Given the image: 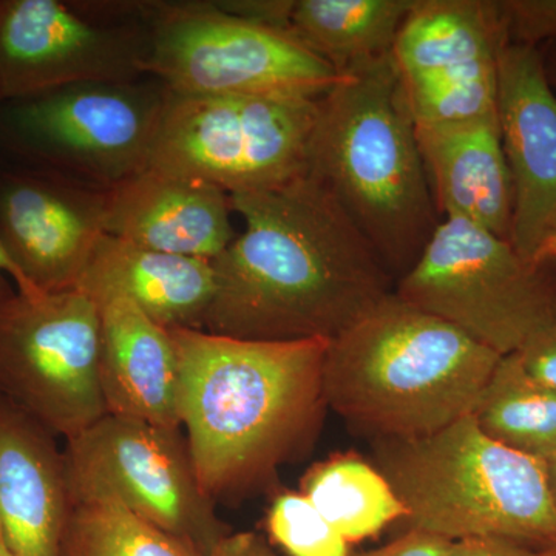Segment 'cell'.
<instances>
[{"label": "cell", "mask_w": 556, "mask_h": 556, "mask_svg": "<svg viewBox=\"0 0 556 556\" xmlns=\"http://www.w3.org/2000/svg\"><path fill=\"white\" fill-rule=\"evenodd\" d=\"M229 199L244 228L212 262L217 289L200 329L331 342L394 291L375 249L309 175Z\"/></svg>", "instance_id": "obj_1"}, {"label": "cell", "mask_w": 556, "mask_h": 556, "mask_svg": "<svg viewBox=\"0 0 556 556\" xmlns=\"http://www.w3.org/2000/svg\"><path fill=\"white\" fill-rule=\"evenodd\" d=\"M179 420L201 489L232 500L270 484L313 448L328 405V340L257 342L199 328L170 329Z\"/></svg>", "instance_id": "obj_2"}, {"label": "cell", "mask_w": 556, "mask_h": 556, "mask_svg": "<svg viewBox=\"0 0 556 556\" xmlns=\"http://www.w3.org/2000/svg\"><path fill=\"white\" fill-rule=\"evenodd\" d=\"M306 175L338 201L394 280L415 265L441 217L393 56L320 98Z\"/></svg>", "instance_id": "obj_3"}, {"label": "cell", "mask_w": 556, "mask_h": 556, "mask_svg": "<svg viewBox=\"0 0 556 556\" xmlns=\"http://www.w3.org/2000/svg\"><path fill=\"white\" fill-rule=\"evenodd\" d=\"M500 354L394 294L328 343V408L375 439L419 438L471 415Z\"/></svg>", "instance_id": "obj_4"}, {"label": "cell", "mask_w": 556, "mask_h": 556, "mask_svg": "<svg viewBox=\"0 0 556 556\" xmlns=\"http://www.w3.org/2000/svg\"><path fill=\"white\" fill-rule=\"evenodd\" d=\"M375 441L376 467L405 507L409 530L556 546L546 464L486 437L473 415L427 437Z\"/></svg>", "instance_id": "obj_5"}, {"label": "cell", "mask_w": 556, "mask_h": 556, "mask_svg": "<svg viewBox=\"0 0 556 556\" xmlns=\"http://www.w3.org/2000/svg\"><path fill=\"white\" fill-rule=\"evenodd\" d=\"M394 294L500 356L521 351L556 318V278L548 266L460 218L439 222Z\"/></svg>", "instance_id": "obj_6"}, {"label": "cell", "mask_w": 556, "mask_h": 556, "mask_svg": "<svg viewBox=\"0 0 556 556\" xmlns=\"http://www.w3.org/2000/svg\"><path fill=\"white\" fill-rule=\"evenodd\" d=\"M148 75L182 97H311L340 76L289 33L222 3H149Z\"/></svg>", "instance_id": "obj_7"}, {"label": "cell", "mask_w": 556, "mask_h": 556, "mask_svg": "<svg viewBox=\"0 0 556 556\" xmlns=\"http://www.w3.org/2000/svg\"><path fill=\"white\" fill-rule=\"evenodd\" d=\"M169 100L153 76L0 102V137L43 170L109 190L149 169Z\"/></svg>", "instance_id": "obj_8"}, {"label": "cell", "mask_w": 556, "mask_h": 556, "mask_svg": "<svg viewBox=\"0 0 556 556\" xmlns=\"http://www.w3.org/2000/svg\"><path fill=\"white\" fill-rule=\"evenodd\" d=\"M320 98L169 91L150 167L229 195L287 185L306 175Z\"/></svg>", "instance_id": "obj_9"}, {"label": "cell", "mask_w": 556, "mask_h": 556, "mask_svg": "<svg viewBox=\"0 0 556 556\" xmlns=\"http://www.w3.org/2000/svg\"><path fill=\"white\" fill-rule=\"evenodd\" d=\"M100 343L97 303L79 289H0V396L56 438L67 441L108 415Z\"/></svg>", "instance_id": "obj_10"}, {"label": "cell", "mask_w": 556, "mask_h": 556, "mask_svg": "<svg viewBox=\"0 0 556 556\" xmlns=\"http://www.w3.org/2000/svg\"><path fill=\"white\" fill-rule=\"evenodd\" d=\"M70 504L112 501L206 556L230 529L203 492L181 430L105 415L65 441Z\"/></svg>", "instance_id": "obj_11"}, {"label": "cell", "mask_w": 556, "mask_h": 556, "mask_svg": "<svg viewBox=\"0 0 556 556\" xmlns=\"http://www.w3.org/2000/svg\"><path fill=\"white\" fill-rule=\"evenodd\" d=\"M149 22L104 20L78 2L0 0V102L149 76Z\"/></svg>", "instance_id": "obj_12"}, {"label": "cell", "mask_w": 556, "mask_h": 556, "mask_svg": "<svg viewBox=\"0 0 556 556\" xmlns=\"http://www.w3.org/2000/svg\"><path fill=\"white\" fill-rule=\"evenodd\" d=\"M108 190L49 170L0 174V243L22 292L78 288L105 236Z\"/></svg>", "instance_id": "obj_13"}, {"label": "cell", "mask_w": 556, "mask_h": 556, "mask_svg": "<svg viewBox=\"0 0 556 556\" xmlns=\"http://www.w3.org/2000/svg\"><path fill=\"white\" fill-rule=\"evenodd\" d=\"M497 121L514 182L510 243L536 263L556 232V91L538 47L504 42Z\"/></svg>", "instance_id": "obj_14"}, {"label": "cell", "mask_w": 556, "mask_h": 556, "mask_svg": "<svg viewBox=\"0 0 556 556\" xmlns=\"http://www.w3.org/2000/svg\"><path fill=\"white\" fill-rule=\"evenodd\" d=\"M232 212L217 186L149 167L108 190L105 236L215 262L237 237Z\"/></svg>", "instance_id": "obj_15"}, {"label": "cell", "mask_w": 556, "mask_h": 556, "mask_svg": "<svg viewBox=\"0 0 556 556\" xmlns=\"http://www.w3.org/2000/svg\"><path fill=\"white\" fill-rule=\"evenodd\" d=\"M72 508L56 437L0 396V532L17 556H60Z\"/></svg>", "instance_id": "obj_16"}, {"label": "cell", "mask_w": 556, "mask_h": 556, "mask_svg": "<svg viewBox=\"0 0 556 556\" xmlns=\"http://www.w3.org/2000/svg\"><path fill=\"white\" fill-rule=\"evenodd\" d=\"M100 382L108 415L181 430L179 368L170 329L118 295L97 300Z\"/></svg>", "instance_id": "obj_17"}, {"label": "cell", "mask_w": 556, "mask_h": 556, "mask_svg": "<svg viewBox=\"0 0 556 556\" xmlns=\"http://www.w3.org/2000/svg\"><path fill=\"white\" fill-rule=\"evenodd\" d=\"M416 137L439 217L466 219L510 241L514 182L497 116L416 127Z\"/></svg>", "instance_id": "obj_18"}, {"label": "cell", "mask_w": 556, "mask_h": 556, "mask_svg": "<svg viewBox=\"0 0 556 556\" xmlns=\"http://www.w3.org/2000/svg\"><path fill=\"white\" fill-rule=\"evenodd\" d=\"M97 300L118 295L166 329L201 328L217 289L214 263L104 236L78 288Z\"/></svg>", "instance_id": "obj_19"}, {"label": "cell", "mask_w": 556, "mask_h": 556, "mask_svg": "<svg viewBox=\"0 0 556 556\" xmlns=\"http://www.w3.org/2000/svg\"><path fill=\"white\" fill-rule=\"evenodd\" d=\"M504 42L496 2L416 0L391 56L409 94L496 68Z\"/></svg>", "instance_id": "obj_20"}, {"label": "cell", "mask_w": 556, "mask_h": 556, "mask_svg": "<svg viewBox=\"0 0 556 556\" xmlns=\"http://www.w3.org/2000/svg\"><path fill=\"white\" fill-rule=\"evenodd\" d=\"M416 0H292L287 31L340 76L393 54Z\"/></svg>", "instance_id": "obj_21"}, {"label": "cell", "mask_w": 556, "mask_h": 556, "mask_svg": "<svg viewBox=\"0 0 556 556\" xmlns=\"http://www.w3.org/2000/svg\"><path fill=\"white\" fill-rule=\"evenodd\" d=\"M300 492L348 543L378 536L394 521L405 519V507L382 471L353 453L314 464Z\"/></svg>", "instance_id": "obj_22"}, {"label": "cell", "mask_w": 556, "mask_h": 556, "mask_svg": "<svg viewBox=\"0 0 556 556\" xmlns=\"http://www.w3.org/2000/svg\"><path fill=\"white\" fill-rule=\"evenodd\" d=\"M471 415L508 448L541 460L556 450V391L530 378L517 354L501 357Z\"/></svg>", "instance_id": "obj_23"}, {"label": "cell", "mask_w": 556, "mask_h": 556, "mask_svg": "<svg viewBox=\"0 0 556 556\" xmlns=\"http://www.w3.org/2000/svg\"><path fill=\"white\" fill-rule=\"evenodd\" d=\"M60 556H203L112 501L72 506Z\"/></svg>", "instance_id": "obj_24"}, {"label": "cell", "mask_w": 556, "mask_h": 556, "mask_svg": "<svg viewBox=\"0 0 556 556\" xmlns=\"http://www.w3.org/2000/svg\"><path fill=\"white\" fill-rule=\"evenodd\" d=\"M266 530L289 556H351L350 543L300 490L277 493L266 515Z\"/></svg>", "instance_id": "obj_25"}, {"label": "cell", "mask_w": 556, "mask_h": 556, "mask_svg": "<svg viewBox=\"0 0 556 556\" xmlns=\"http://www.w3.org/2000/svg\"><path fill=\"white\" fill-rule=\"evenodd\" d=\"M515 354L530 378L556 391V318Z\"/></svg>", "instance_id": "obj_26"}, {"label": "cell", "mask_w": 556, "mask_h": 556, "mask_svg": "<svg viewBox=\"0 0 556 556\" xmlns=\"http://www.w3.org/2000/svg\"><path fill=\"white\" fill-rule=\"evenodd\" d=\"M541 551L504 538H466L450 541L444 556H541Z\"/></svg>", "instance_id": "obj_27"}, {"label": "cell", "mask_w": 556, "mask_h": 556, "mask_svg": "<svg viewBox=\"0 0 556 556\" xmlns=\"http://www.w3.org/2000/svg\"><path fill=\"white\" fill-rule=\"evenodd\" d=\"M448 544L450 541L444 538L408 529L387 546L357 556H444Z\"/></svg>", "instance_id": "obj_28"}, {"label": "cell", "mask_w": 556, "mask_h": 556, "mask_svg": "<svg viewBox=\"0 0 556 556\" xmlns=\"http://www.w3.org/2000/svg\"><path fill=\"white\" fill-rule=\"evenodd\" d=\"M206 556H278L268 541L255 532H230Z\"/></svg>", "instance_id": "obj_29"}, {"label": "cell", "mask_w": 556, "mask_h": 556, "mask_svg": "<svg viewBox=\"0 0 556 556\" xmlns=\"http://www.w3.org/2000/svg\"><path fill=\"white\" fill-rule=\"evenodd\" d=\"M538 265H556V232L548 239L547 243L541 249L536 257Z\"/></svg>", "instance_id": "obj_30"}, {"label": "cell", "mask_w": 556, "mask_h": 556, "mask_svg": "<svg viewBox=\"0 0 556 556\" xmlns=\"http://www.w3.org/2000/svg\"><path fill=\"white\" fill-rule=\"evenodd\" d=\"M544 464H546L548 485H551L552 500H554L556 511V450L544 460Z\"/></svg>", "instance_id": "obj_31"}, {"label": "cell", "mask_w": 556, "mask_h": 556, "mask_svg": "<svg viewBox=\"0 0 556 556\" xmlns=\"http://www.w3.org/2000/svg\"><path fill=\"white\" fill-rule=\"evenodd\" d=\"M0 273H7L14 281H16L17 274L16 269H14L13 263L7 255L5 249H3L2 243H0ZM0 289H2V285H0Z\"/></svg>", "instance_id": "obj_32"}, {"label": "cell", "mask_w": 556, "mask_h": 556, "mask_svg": "<svg viewBox=\"0 0 556 556\" xmlns=\"http://www.w3.org/2000/svg\"><path fill=\"white\" fill-rule=\"evenodd\" d=\"M0 556H17L13 551L9 547V544L3 540L2 532H0Z\"/></svg>", "instance_id": "obj_33"}, {"label": "cell", "mask_w": 556, "mask_h": 556, "mask_svg": "<svg viewBox=\"0 0 556 556\" xmlns=\"http://www.w3.org/2000/svg\"><path fill=\"white\" fill-rule=\"evenodd\" d=\"M541 556H556V546L544 547L541 551Z\"/></svg>", "instance_id": "obj_34"}, {"label": "cell", "mask_w": 556, "mask_h": 556, "mask_svg": "<svg viewBox=\"0 0 556 556\" xmlns=\"http://www.w3.org/2000/svg\"><path fill=\"white\" fill-rule=\"evenodd\" d=\"M551 80H552V84H554V87L556 89V70H555V73H554V79L551 78Z\"/></svg>", "instance_id": "obj_35"}]
</instances>
